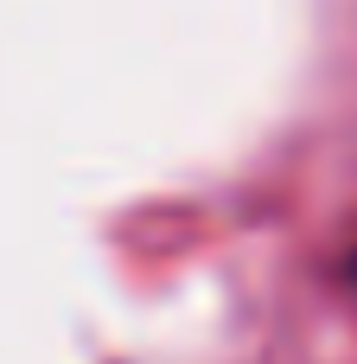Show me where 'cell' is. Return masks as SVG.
<instances>
[{
  "label": "cell",
  "instance_id": "1",
  "mask_svg": "<svg viewBox=\"0 0 357 364\" xmlns=\"http://www.w3.org/2000/svg\"><path fill=\"white\" fill-rule=\"evenodd\" d=\"M351 275H357V262H351Z\"/></svg>",
  "mask_w": 357,
  "mask_h": 364
}]
</instances>
